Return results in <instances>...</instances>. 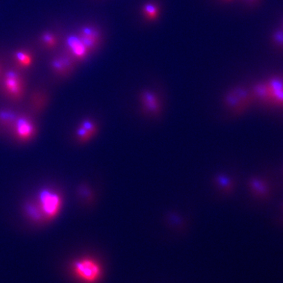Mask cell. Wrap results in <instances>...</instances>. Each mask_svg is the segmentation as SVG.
I'll return each mask as SVG.
<instances>
[{
    "mask_svg": "<svg viewBox=\"0 0 283 283\" xmlns=\"http://www.w3.org/2000/svg\"><path fill=\"white\" fill-rule=\"evenodd\" d=\"M78 36L86 46L89 54L95 52L101 42V34L96 27L84 26L80 28Z\"/></svg>",
    "mask_w": 283,
    "mask_h": 283,
    "instance_id": "52a82bcc",
    "label": "cell"
},
{
    "mask_svg": "<svg viewBox=\"0 0 283 283\" xmlns=\"http://www.w3.org/2000/svg\"><path fill=\"white\" fill-rule=\"evenodd\" d=\"M38 201L46 221L54 220L59 215L63 207V199L57 191L50 188H43L38 193Z\"/></svg>",
    "mask_w": 283,
    "mask_h": 283,
    "instance_id": "6da1fadb",
    "label": "cell"
},
{
    "mask_svg": "<svg viewBox=\"0 0 283 283\" xmlns=\"http://www.w3.org/2000/svg\"><path fill=\"white\" fill-rule=\"evenodd\" d=\"M73 274L85 283L97 282L102 275V268L97 261L92 258L85 257L73 262Z\"/></svg>",
    "mask_w": 283,
    "mask_h": 283,
    "instance_id": "7a4b0ae2",
    "label": "cell"
},
{
    "mask_svg": "<svg viewBox=\"0 0 283 283\" xmlns=\"http://www.w3.org/2000/svg\"><path fill=\"white\" fill-rule=\"evenodd\" d=\"M224 1L227 2H230L233 1V0H224Z\"/></svg>",
    "mask_w": 283,
    "mask_h": 283,
    "instance_id": "cb8c5ba5",
    "label": "cell"
},
{
    "mask_svg": "<svg viewBox=\"0 0 283 283\" xmlns=\"http://www.w3.org/2000/svg\"><path fill=\"white\" fill-rule=\"evenodd\" d=\"M12 130L15 137L21 142L31 141L37 133L36 124L27 116H18Z\"/></svg>",
    "mask_w": 283,
    "mask_h": 283,
    "instance_id": "5b68a950",
    "label": "cell"
},
{
    "mask_svg": "<svg viewBox=\"0 0 283 283\" xmlns=\"http://www.w3.org/2000/svg\"><path fill=\"white\" fill-rule=\"evenodd\" d=\"M64 44H65L66 54L74 60L76 63H81L86 61L90 55L78 34H71L66 37Z\"/></svg>",
    "mask_w": 283,
    "mask_h": 283,
    "instance_id": "8992f818",
    "label": "cell"
},
{
    "mask_svg": "<svg viewBox=\"0 0 283 283\" xmlns=\"http://www.w3.org/2000/svg\"><path fill=\"white\" fill-rule=\"evenodd\" d=\"M4 73L3 70H2V67L1 64H0V82L2 81V77H3Z\"/></svg>",
    "mask_w": 283,
    "mask_h": 283,
    "instance_id": "603a6c76",
    "label": "cell"
},
{
    "mask_svg": "<svg viewBox=\"0 0 283 283\" xmlns=\"http://www.w3.org/2000/svg\"><path fill=\"white\" fill-rule=\"evenodd\" d=\"M76 62L71 58L66 53L57 55L50 61V65L53 72L60 77H67L73 72Z\"/></svg>",
    "mask_w": 283,
    "mask_h": 283,
    "instance_id": "ba28073f",
    "label": "cell"
},
{
    "mask_svg": "<svg viewBox=\"0 0 283 283\" xmlns=\"http://www.w3.org/2000/svg\"><path fill=\"white\" fill-rule=\"evenodd\" d=\"M18 116L16 112L13 110H0V123L7 128H13Z\"/></svg>",
    "mask_w": 283,
    "mask_h": 283,
    "instance_id": "9a60e30c",
    "label": "cell"
},
{
    "mask_svg": "<svg viewBox=\"0 0 283 283\" xmlns=\"http://www.w3.org/2000/svg\"><path fill=\"white\" fill-rule=\"evenodd\" d=\"M242 1L247 4L248 6H256L261 0H242Z\"/></svg>",
    "mask_w": 283,
    "mask_h": 283,
    "instance_id": "7402d4cb",
    "label": "cell"
},
{
    "mask_svg": "<svg viewBox=\"0 0 283 283\" xmlns=\"http://www.w3.org/2000/svg\"><path fill=\"white\" fill-rule=\"evenodd\" d=\"M41 43L48 49H53L58 44V40L54 34L50 32H44L41 36Z\"/></svg>",
    "mask_w": 283,
    "mask_h": 283,
    "instance_id": "ac0fdd59",
    "label": "cell"
},
{
    "mask_svg": "<svg viewBox=\"0 0 283 283\" xmlns=\"http://www.w3.org/2000/svg\"><path fill=\"white\" fill-rule=\"evenodd\" d=\"M254 100L251 91L243 87H235L225 94L224 105L232 114H242Z\"/></svg>",
    "mask_w": 283,
    "mask_h": 283,
    "instance_id": "3957f363",
    "label": "cell"
},
{
    "mask_svg": "<svg viewBox=\"0 0 283 283\" xmlns=\"http://www.w3.org/2000/svg\"><path fill=\"white\" fill-rule=\"evenodd\" d=\"M142 108L148 114L158 116L162 110L160 98L153 92L146 90L140 94Z\"/></svg>",
    "mask_w": 283,
    "mask_h": 283,
    "instance_id": "9c48e42d",
    "label": "cell"
},
{
    "mask_svg": "<svg viewBox=\"0 0 283 283\" xmlns=\"http://www.w3.org/2000/svg\"><path fill=\"white\" fill-rule=\"evenodd\" d=\"M1 82L5 93L10 100L18 102L24 97L26 84L22 75L18 71H7L4 73Z\"/></svg>",
    "mask_w": 283,
    "mask_h": 283,
    "instance_id": "277c9868",
    "label": "cell"
},
{
    "mask_svg": "<svg viewBox=\"0 0 283 283\" xmlns=\"http://www.w3.org/2000/svg\"><path fill=\"white\" fill-rule=\"evenodd\" d=\"M14 59L17 66L21 68L31 67L33 63V57L32 54L24 50L16 52L14 54Z\"/></svg>",
    "mask_w": 283,
    "mask_h": 283,
    "instance_id": "5bb4252c",
    "label": "cell"
},
{
    "mask_svg": "<svg viewBox=\"0 0 283 283\" xmlns=\"http://www.w3.org/2000/svg\"><path fill=\"white\" fill-rule=\"evenodd\" d=\"M271 41L278 49L283 50V30H277L273 32Z\"/></svg>",
    "mask_w": 283,
    "mask_h": 283,
    "instance_id": "ffe728a7",
    "label": "cell"
},
{
    "mask_svg": "<svg viewBox=\"0 0 283 283\" xmlns=\"http://www.w3.org/2000/svg\"><path fill=\"white\" fill-rule=\"evenodd\" d=\"M248 186L253 194L260 198H266L269 195L268 184L263 179L259 177H252L248 181Z\"/></svg>",
    "mask_w": 283,
    "mask_h": 283,
    "instance_id": "7c38bea8",
    "label": "cell"
},
{
    "mask_svg": "<svg viewBox=\"0 0 283 283\" xmlns=\"http://www.w3.org/2000/svg\"><path fill=\"white\" fill-rule=\"evenodd\" d=\"M75 136H76L78 141L80 142H88L91 139L92 137H93V136L90 133L80 125L78 126Z\"/></svg>",
    "mask_w": 283,
    "mask_h": 283,
    "instance_id": "d6986e66",
    "label": "cell"
},
{
    "mask_svg": "<svg viewBox=\"0 0 283 283\" xmlns=\"http://www.w3.org/2000/svg\"><path fill=\"white\" fill-rule=\"evenodd\" d=\"M215 183L225 192H231L234 187V183L231 179L223 174L216 176L215 178Z\"/></svg>",
    "mask_w": 283,
    "mask_h": 283,
    "instance_id": "e0dca14e",
    "label": "cell"
},
{
    "mask_svg": "<svg viewBox=\"0 0 283 283\" xmlns=\"http://www.w3.org/2000/svg\"><path fill=\"white\" fill-rule=\"evenodd\" d=\"M142 13L146 19L149 21H153L158 18L160 15V9L155 4L147 3L142 6Z\"/></svg>",
    "mask_w": 283,
    "mask_h": 283,
    "instance_id": "2e32d148",
    "label": "cell"
},
{
    "mask_svg": "<svg viewBox=\"0 0 283 283\" xmlns=\"http://www.w3.org/2000/svg\"><path fill=\"white\" fill-rule=\"evenodd\" d=\"M266 83L270 91L271 102L283 107V76L272 77Z\"/></svg>",
    "mask_w": 283,
    "mask_h": 283,
    "instance_id": "30bf717a",
    "label": "cell"
},
{
    "mask_svg": "<svg viewBox=\"0 0 283 283\" xmlns=\"http://www.w3.org/2000/svg\"><path fill=\"white\" fill-rule=\"evenodd\" d=\"M23 213L28 220L34 224H41L45 222L44 216L41 211L38 201L35 200H29L25 202L22 207Z\"/></svg>",
    "mask_w": 283,
    "mask_h": 283,
    "instance_id": "8fae6325",
    "label": "cell"
},
{
    "mask_svg": "<svg viewBox=\"0 0 283 283\" xmlns=\"http://www.w3.org/2000/svg\"><path fill=\"white\" fill-rule=\"evenodd\" d=\"M252 95L254 100L262 102H271L270 91L266 82L259 83L252 87Z\"/></svg>",
    "mask_w": 283,
    "mask_h": 283,
    "instance_id": "4fadbf2b",
    "label": "cell"
},
{
    "mask_svg": "<svg viewBox=\"0 0 283 283\" xmlns=\"http://www.w3.org/2000/svg\"><path fill=\"white\" fill-rule=\"evenodd\" d=\"M80 125L86 128L93 137L96 134V133L97 132V126H96V123H94V121L91 120V119H84Z\"/></svg>",
    "mask_w": 283,
    "mask_h": 283,
    "instance_id": "44dd1931",
    "label": "cell"
}]
</instances>
